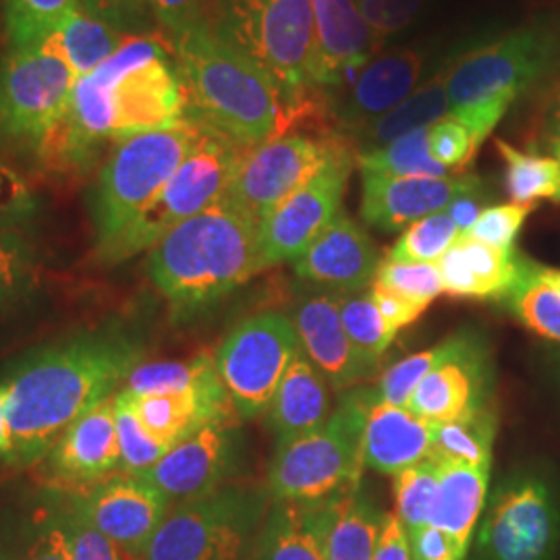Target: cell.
Returning <instances> with one entry per match:
<instances>
[{
	"instance_id": "7402d4cb",
	"label": "cell",
	"mask_w": 560,
	"mask_h": 560,
	"mask_svg": "<svg viewBox=\"0 0 560 560\" xmlns=\"http://www.w3.org/2000/svg\"><path fill=\"white\" fill-rule=\"evenodd\" d=\"M423 59L416 50H390L370 60L351 83L330 90L335 131L345 136L399 106L418 85Z\"/></svg>"
},
{
	"instance_id": "5bb4252c",
	"label": "cell",
	"mask_w": 560,
	"mask_h": 560,
	"mask_svg": "<svg viewBox=\"0 0 560 560\" xmlns=\"http://www.w3.org/2000/svg\"><path fill=\"white\" fill-rule=\"evenodd\" d=\"M355 164V148L342 138L320 171L258 224V272L300 258L305 247L339 217Z\"/></svg>"
},
{
	"instance_id": "3957f363",
	"label": "cell",
	"mask_w": 560,
	"mask_h": 560,
	"mask_svg": "<svg viewBox=\"0 0 560 560\" xmlns=\"http://www.w3.org/2000/svg\"><path fill=\"white\" fill-rule=\"evenodd\" d=\"M148 275L177 318H191L258 275V222L221 198L152 249Z\"/></svg>"
},
{
	"instance_id": "11a10c76",
	"label": "cell",
	"mask_w": 560,
	"mask_h": 560,
	"mask_svg": "<svg viewBox=\"0 0 560 560\" xmlns=\"http://www.w3.org/2000/svg\"><path fill=\"white\" fill-rule=\"evenodd\" d=\"M407 538L411 560H465L469 550L434 525H425L413 534H407Z\"/></svg>"
},
{
	"instance_id": "f1b7e54d",
	"label": "cell",
	"mask_w": 560,
	"mask_h": 560,
	"mask_svg": "<svg viewBox=\"0 0 560 560\" xmlns=\"http://www.w3.org/2000/svg\"><path fill=\"white\" fill-rule=\"evenodd\" d=\"M521 258L471 235H460L436 261L444 293L467 300L501 301L520 277Z\"/></svg>"
},
{
	"instance_id": "8992f818",
	"label": "cell",
	"mask_w": 560,
	"mask_h": 560,
	"mask_svg": "<svg viewBox=\"0 0 560 560\" xmlns=\"http://www.w3.org/2000/svg\"><path fill=\"white\" fill-rule=\"evenodd\" d=\"M557 50L550 32L532 27L465 52L446 71L448 117L463 122L481 145L521 94L546 75Z\"/></svg>"
},
{
	"instance_id": "6125c7cd",
	"label": "cell",
	"mask_w": 560,
	"mask_h": 560,
	"mask_svg": "<svg viewBox=\"0 0 560 560\" xmlns=\"http://www.w3.org/2000/svg\"><path fill=\"white\" fill-rule=\"evenodd\" d=\"M536 272L540 280H544L550 289H555L560 295V270L559 268H546V266H538L536 264Z\"/></svg>"
},
{
	"instance_id": "be15d7a7",
	"label": "cell",
	"mask_w": 560,
	"mask_h": 560,
	"mask_svg": "<svg viewBox=\"0 0 560 560\" xmlns=\"http://www.w3.org/2000/svg\"><path fill=\"white\" fill-rule=\"evenodd\" d=\"M550 150H552L555 159L560 162V136L552 138V141H550Z\"/></svg>"
},
{
	"instance_id": "681fc988",
	"label": "cell",
	"mask_w": 560,
	"mask_h": 560,
	"mask_svg": "<svg viewBox=\"0 0 560 560\" xmlns=\"http://www.w3.org/2000/svg\"><path fill=\"white\" fill-rule=\"evenodd\" d=\"M428 150L434 161L455 175L471 164L480 143L463 122L446 117L428 127Z\"/></svg>"
},
{
	"instance_id": "83f0119b",
	"label": "cell",
	"mask_w": 560,
	"mask_h": 560,
	"mask_svg": "<svg viewBox=\"0 0 560 560\" xmlns=\"http://www.w3.org/2000/svg\"><path fill=\"white\" fill-rule=\"evenodd\" d=\"M332 411L330 384L300 347L266 409V425L275 434L277 448L316 432Z\"/></svg>"
},
{
	"instance_id": "d4e9b609",
	"label": "cell",
	"mask_w": 560,
	"mask_h": 560,
	"mask_svg": "<svg viewBox=\"0 0 560 560\" xmlns=\"http://www.w3.org/2000/svg\"><path fill=\"white\" fill-rule=\"evenodd\" d=\"M316 23V85L330 92L360 75L381 44L361 20L358 0H310Z\"/></svg>"
},
{
	"instance_id": "d6986e66",
	"label": "cell",
	"mask_w": 560,
	"mask_h": 560,
	"mask_svg": "<svg viewBox=\"0 0 560 560\" xmlns=\"http://www.w3.org/2000/svg\"><path fill=\"white\" fill-rule=\"evenodd\" d=\"M115 397L83 413L50 446L40 460L46 483L62 490H83L119 474Z\"/></svg>"
},
{
	"instance_id": "6f0895ef",
	"label": "cell",
	"mask_w": 560,
	"mask_h": 560,
	"mask_svg": "<svg viewBox=\"0 0 560 560\" xmlns=\"http://www.w3.org/2000/svg\"><path fill=\"white\" fill-rule=\"evenodd\" d=\"M370 295H372V301L376 303L382 318L388 322V326L393 330H397V332L402 330L405 326L413 324L428 310V307H423L420 303L407 300V298H402L399 293H395V291H390L386 287H381V284H372L370 287Z\"/></svg>"
},
{
	"instance_id": "484cf974",
	"label": "cell",
	"mask_w": 560,
	"mask_h": 560,
	"mask_svg": "<svg viewBox=\"0 0 560 560\" xmlns=\"http://www.w3.org/2000/svg\"><path fill=\"white\" fill-rule=\"evenodd\" d=\"M119 397L141 425L168 448L210 421L237 416L221 382L187 393L136 395L119 390Z\"/></svg>"
},
{
	"instance_id": "e7e4bbea",
	"label": "cell",
	"mask_w": 560,
	"mask_h": 560,
	"mask_svg": "<svg viewBox=\"0 0 560 560\" xmlns=\"http://www.w3.org/2000/svg\"><path fill=\"white\" fill-rule=\"evenodd\" d=\"M555 119H557V125H559V136H560V90H559V94H557V101H555Z\"/></svg>"
},
{
	"instance_id": "ee69618b",
	"label": "cell",
	"mask_w": 560,
	"mask_h": 560,
	"mask_svg": "<svg viewBox=\"0 0 560 560\" xmlns=\"http://www.w3.org/2000/svg\"><path fill=\"white\" fill-rule=\"evenodd\" d=\"M457 339H459V335L448 337V339L439 342L436 347H430V349H425L421 353H413V355H407L405 360L397 361L393 368H388L382 374L378 386L374 390H370V397L374 400H382V402L407 407L409 397L416 390V386L442 360H446L455 351Z\"/></svg>"
},
{
	"instance_id": "9c48e42d",
	"label": "cell",
	"mask_w": 560,
	"mask_h": 560,
	"mask_svg": "<svg viewBox=\"0 0 560 560\" xmlns=\"http://www.w3.org/2000/svg\"><path fill=\"white\" fill-rule=\"evenodd\" d=\"M243 145L203 125L200 141L180 162L177 173L162 187L136 221L96 252L102 264H120L150 252L180 222L224 198L240 164Z\"/></svg>"
},
{
	"instance_id": "db71d44e",
	"label": "cell",
	"mask_w": 560,
	"mask_h": 560,
	"mask_svg": "<svg viewBox=\"0 0 560 560\" xmlns=\"http://www.w3.org/2000/svg\"><path fill=\"white\" fill-rule=\"evenodd\" d=\"M420 4L421 0H358L361 20L381 46L413 21Z\"/></svg>"
},
{
	"instance_id": "e575fe53",
	"label": "cell",
	"mask_w": 560,
	"mask_h": 560,
	"mask_svg": "<svg viewBox=\"0 0 560 560\" xmlns=\"http://www.w3.org/2000/svg\"><path fill=\"white\" fill-rule=\"evenodd\" d=\"M125 38L127 36L96 20L81 7L34 48L65 62L80 80L101 67L104 60L110 59Z\"/></svg>"
},
{
	"instance_id": "2e32d148",
	"label": "cell",
	"mask_w": 560,
	"mask_h": 560,
	"mask_svg": "<svg viewBox=\"0 0 560 560\" xmlns=\"http://www.w3.org/2000/svg\"><path fill=\"white\" fill-rule=\"evenodd\" d=\"M240 418L210 421L173 444L140 478L175 504L198 501L235 480L243 469L245 442Z\"/></svg>"
},
{
	"instance_id": "c3c4849f",
	"label": "cell",
	"mask_w": 560,
	"mask_h": 560,
	"mask_svg": "<svg viewBox=\"0 0 560 560\" xmlns=\"http://www.w3.org/2000/svg\"><path fill=\"white\" fill-rule=\"evenodd\" d=\"M65 520L71 541V559L122 560L115 541L108 540L101 529L88 520L73 490H65Z\"/></svg>"
},
{
	"instance_id": "7dc6e473",
	"label": "cell",
	"mask_w": 560,
	"mask_h": 560,
	"mask_svg": "<svg viewBox=\"0 0 560 560\" xmlns=\"http://www.w3.org/2000/svg\"><path fill=\"white\" fill-rule=\"evenodd\" d=\"M115 402L119 434V474L141 476L166 455L168 446L154 439L119 397H115Z\"/></svg>"
},
{
	"instance_id": "f546056e",
	"label": "cell",
	"mask_w": 560,
	"mask_h": 560,
	"mask_svg": "<svg viewBox=\"0 0 560 560\" xmlns=\"http://www.w3.org/2000/svg\"><path fill=\"white\" fill-rule=\"evenodd\" d=\"M326 560H372L384 511L361 488L316 504Z\"/></svg>"
},
{
	"instance_id": "f6af8a7d",
	"label": "cell",
	"mask_w": 560,
	"mask_h": 560,
	"mask_svg": "<svg viewBox=\"0 0 560 560\" xmlns=\"http://www.w3.org/2000/svg\"><path fill=\"white\" fill-rule=\"evenodd\" d=\"M457 224L441 210L421 221L409 224L395 245L388 249L386 258L397 261H428L436 264L444 252L459 240Z\"/></svg>"
},
{
	"instance_id": "91938a15",
	"label": "cell",
	"mask_w": 560,
	"mask_h": 560,
	"mask_svg": "<svg viewBox=\"0 0 560 560\" xmlns=\"http://www.w3.org/2000/svg\"><path fill=\"white\" fill-rule=\"evenodd\" d=\"M444 210L453 219V222L457 224L460 235H467L474 229V224L480 219L481 212L486 210L483 196H481V185L478 189H471V191L463 194L459 198H455Z\"/></svg>"
},
{
	"instance_id": "74e56055",
	"label": "cell",
	"mask_w": 560,
	"mask_h": 560,
	"mask_svg": "<svg viewBox=\"0 0 560 560\" xmlns=\"http://www.w3.org/2000/svg\"><path fill=\"white\" fill-rule=\"evenodd\" d=\"M501 301L532 332L560 342V295L540 280L534 261L521 258L520 277Z\"/></svg>"
},
{
	"instance_id": "b9f144b4",
	"label": "cell",
	"mask_w": 560,
	"mask_h": 560,
	"mask_svg": "<svg viewBox=\"0 0 560 560\" xmlns=\"http://www.w3.org/2000/svg\"><path fill=\"white\" fill-rule=\"evenodd\" d=\"M339 312L347 337L353 342L363 363L374 372L384 351H388L399 332L382 318L370 291L339 295Z\"/></svg>"
},
{
	"instance_id": "30bf717a",
	"label": "cell",
	"mask_w": 560,
	"mask_h": 560,
	"mask_svg": "<svg viewBox=\"0 0 560 560\" xmlns=\"http://www.w3.org/2000/svg\"><path fill=\"white\" fill-rule=\"evenodd\" d=\"M270 504L266 488L237 483L175 504L141 560H252Z\"/></svg>"
},
{
	"instance_id": "4dcf8cb0",
	"label": "cell",
	"mask_w": 560,
	"mask_h": 560,
	"mask_svg": "<svg viewBox=\"0 0 560 560\" xmlns=\"http://www.w3.org/2000/svg\"><path fill=\"white\" fill-rule=\"evenodd\" d=\"M488 483L490 469L463 463H441L439 494L430 525L446 532L465 548H469L486 509Z\"/></svg>"
},
{
	"instance_id": "8d00e7d4",
	"label": "cell",
	"mask_w": 560,
	"mask_h": 560,
	"mask_svg": "<svg viewBox=\"0 0 560 560\" xmlns=\"http://www.w3.org/2000/svg\"><path fill=\"white\" fill-rule=\"evenodd\" d=\"M504 161V187L511 201L536 206V201L560 203V162L552 156L523 152L509 141L497 140Z\"/></svg>"
},
{
	"instance_id": "94428289",
	"label": "cell",
	"mask_w": 560,
	"mask_h": 560,
	"mask_svg": "<svg viewBox=\"0 0 560 560\" xmlns=\"http://www.w3.org/2000/svg\"><path fill=\"white\" fill-rule=\"evenodd\" d=\"M11 451V434L7 421V405H4V388L0 386V459L7 460Z\"/></svg>"
},
{
	"instance_id": "4fadbf2b",
	"label": "cell",
	"mask_w": 560,
	"mask_h": 560,
	"mask_svg": "<svg viewBox=\"0 0 560 560\" xmlns=\"http://www.w3.org/2000/svg\"><path fill=\"white\" fill-rule=\"evenodd\" d=\"M78 78L38 48L9 50L0 60V143L36 154L71 101Z\"/></svg>"
},
{
	"instance_id": "680465c9",
	"label": "cell",
	"mask_w": 560,
	"mask_h": 560,
	"mask_svg": "<svg viewBox=\"0 0 560 560\" xmlns=\"http://www.w3.org/2000/svg\"><path fill=\"white\" fill-rule=\"evenodd\" d=\"M372 560H411L407 532L395 513H384L381 536Z\"/></svg>"
},
{
	"instance_id": "52a82bcc",
	"label": "cell",
	"mask_w": 560,
	"mask_h": 560,
	"mask_svg": "<svg viewBox=\"0 0 560 560\" xmlns=\"http://www.w3.org/2000/svg\"><path fill=\"white\" fill-rule=\"evenodd\" d=\"M368 407V390H351L316 432L277 448L266 481L270 501L316 506L361 488Z\"/></svg>"
},
{
	"instance_id": "816d5d0a",
	"label": "cell",
	"mask_w": 560,
	"mask_h": 560,
	"mask_svg": "<svg viewBox=\"0 0 560 560\" xmlns=\"http://www.w3.org/2000/svg\"><path fill=\"white\" fill-rule=\"evenodd\" d=\"M532 210L534 206L515 203V201L488 206L467 235L504 252H513L515 241L520 237L521 229L527 221V217L532 214Z\"/></svg>"
},
{
	"instance_id": "1f68e13d",
	"label": "cell",
	"mask_w": 560,
	"mask_h": 560,
	"mask_svg": "<svg viewBox=\"0 0 560 560\" xmlns=\"http://www.w3.org/2000/svg\"><path fill=\"white\" fill-rule=\"evenodd\" d=\"M448 115L451 101L446 90V71H442L436 78L413 90L390 113L345 133V138L353 143L355 152H368L399 140L416 129H425L439 120L446 119Z\"/></svg>"
},
{
	"instance_id": "836d02e7",
	"label": "cell",
	"mask_w": 560,
	"mask_h": 560,
	"mask_svg": "<svg viewBox=\"0 0 560 560\" xmlns=\"http://www.w3.org/2000/svg\"><path fill=\"white\" fill-rule=\"evenodd\" d=\"M44 291L38 247L21 229L0 231V324L32 312Z\"/></svg>"
},
{
	"instance_id": "603a6c76",
	"label": "cell",
	"mask_w": 560,
	"mask_h": 560,
	"mask_svg": "<svg viewBox=\"0 0 560 560\" xmlns=\"http://www.w3.org/2000/svg\"><path fill=\"white\" fill-rule=\"evenodd\" d=\"M488 363L476 337L460 332L455 351L411 393L407 409L425 421L446 423L488 407Z\"/></svg>"
},
{
	"instance_id": "4316f807",
	"label": "cell",
	"mask_w": 560,
	"mask_h": 560,
	"mask_svg": "<svg viewBox=\"0 0 560 560\" xmlns=\"http://www.w3.org/2000/svg\"><path fill=\"white\" fill-rule=\"evenodd\" d=\"M370 395V390H368ZM434 425L407 407L370 397L363 432V463L382 476L400 471L428 459L432 453Z\"/></svg>"
},
{
	"instance_id": "e0dca14e",
	"label": "cell",
	"mask_w": 560,
	"mask_h": 560,
	"mask_svg": "<svg viewBox=\"0 0 560 560\" xmlns=\"http://www.w3.org/2000/svg\"><path fill=\"white\" fill-rule=\"evenodd\" d=\"M83 513L119 548L141 560L173 502L140 476L115 474L90 488L73 490Z\"/></svg>"
},
{
	"instance_id": "ba28073f",
	"label": "cell",
	"mask_w": 560,
	"mask_h": 560,
	"mask_svg": "<svg viewBox=\"0 0 560 560\" xmlns=\"http://www.w3.org/2000/svg\"><path fill=\"white\" fill-rule=\"evenodd\" d=\"M203 125L185 115L173 127L154 129L119 141L101 168L88 198L94 229V252L138 219L177 173L180 162L200 141Z\"/></svg>"
},
{
	"instance_id": "f35d334b",
	"label": "cell",
	"mask_w": 560,
	"mask_h": 560,
	"mask_svg": "<svg viewBox=\"0 0 560 560\" xmlns=\"http://www.w3.org/2000/svg\"><path fill=\"white\" fill-rule=\"evenodd\" d=\"M221 382L217 361L203 353L185 361H154L140 363L120 390L136 395H156V393H187L198 390Z\"/></svg>"
},
{
	"instance_id": "60d3db41",
	"label": "cell",
	"mask_w": 560,
	"mask_h": 560,
	"mask_svg": "<svg viewBox=\"0 0 560 560\" xmlns=\"http://www.w3.org/2000/svg\"><path fill=\"white\" fill-rule=\"evenodd\" d=\"M11 50L34 48L62 21L80 11V0H0Z\"/></svg>"
},
{
	"instance_id": "ac0fdd59",
	"label": "cell",
	"mask_w": 560,
	"mask_h": 560,
	"mask_svg": "<svg viewBox=\"0 0 560 560\" xmlns=\"http://www.w3.org/2000/svg\"><path fill=\"white\" fill-rule=\"evenodd\" d=\"M0 560H73L62 488L0 490Z\"/></svg>"
},
{
	"instance_id": "d590c367",
	"label": "cell",
	"mask_w": 560,
	"mask_h": 560,
	"mask_svg": "<svg viewBox=\"0 0 560 560\" xmlns=\"http://www.w3.org/2000/svg\"><path fill=\"white\" fill-rule=\"evenodd\" d=\"M497 430L499 418L490 405L460 420L436 423L430 457L490 469Z\"/></svg>"
},
{
	"instance_id": "9f6ffc18",
	"label": "cell",
	"mask_w": 560,
	"mask_h": 560,
	"mask_svg": "<svg viewBox=\"0 0 560 560\" xmlns=\"http://www.w3.org/2000/svg\"><path fill=\"white\" fill-rule=\"evenodd\" d=\"M152 7L162 27L177 36L180 32L208 21L212 0H152Z\"/></svg>"
},
{
	"instance_id": "f907efd6",
	"label": "cell",
	"mask_w": 560,
	"mask_h": 560,
	"mask_svg": "<svg viewBox=\"0 0 560 560\" xmlns=\"http://www.w3.org/2000/svg\"><path fill=\"white\" fill-rule=\"evenodd\" d=\"M81 7L122 36H150L156 23L152 0H80Z\"/></svg>"
},
{
	"instance_id": "7bdbcfd3",
	"label": "cell",
	"mask_w": 560,
	"mask_h": 560,
	"mask_svg": "<svg viewBox=\"0 0 560 560\" xmlns=\"http://www.w3.org/2000/svg\"><path fill=\"white\" fill-rule=\"evenodd\" d=\"M441 463L432 457L405 469L395 476L393 497L395 515L399 517L407 534H413L430 525L434 501L439 494Z\"/></svg>"
},
{
	"instance_id": "7c38bea8",
	"label": "cell",
	"mask_w": 560,
	"mask_h": 560,
	"mask_svg": "<svg viewBox=\"0 0 560 560\" xmlns=\"http://www.w3.org/2000/svg\"><path fill=\"white\" fill-rule=\"evenodd\" d=\"M560 504L552 486L534 474L502 481L483 509L478 560H555Z\"/></svg>"
},
{
	"instance_id": "44dd1931",
	"label": "cell",
	"mask_w": 560,
	"mask_h": 560,
	"mask_svg": "<svg viewBox=\"0 0 560 560\" xmlns=\"http://www.w3.org/2000/svg\"><path fill=\"white\" fill-rule=\"evenodd\" d=\"M381 261L376 243L358 222L340 212L293 260V270L303 282L347 295L368 291Z\"/></svg>"
},
{
	"instance_id": "03108f58",
	"label": "cell",
	"mask_w": 560,
	"mask_h": 560,
	"mask_svg": "<svg viewBox=\"0 0 560 560\" xmlns=\"http://www.w3.org/2000/svg\"><path fill=\"white\" fill-rule=\"evenodd\" d=\"M212 2H214V0H212Z\"/></svg>"
},
{
	"instance_id": "5b68a950",
	"label": "cell",
	"mask_w": 560,
	"mask_h": 560,
	"mask_svg": "<svg viewBox=\"0 0 560 560\" xmlns=\"http://www.w3.org/2000/svg\"><path fill=\"white\" fill-rule=\"evenodd\" d=\"M210 27L254 60L289 106L316 85V23L310 0H214Z\"/></svg>"
},
{
	"instance_id": "bcb514c9",
	"label": "cell",
	"mask_w": 560,
	"mask_h": 560,
	"mask_svg": "<svg viewBox=\"0 0 560 560\" xmlns=\"http://www.w3.org/2000/svg\"><path fill=\"white\" fill-rule=\"evenodd\" d=\"M372 284H381L423 307L439 300L444 293L441 272L436 264L428 261H397L384 258Z\"/></svg>"
},
{
	"instance_id": "f5cc1de1",
	"label": "cell",
	"mask_w": 560,
	"mask_h": 560,
	"mask_svg": "<svg viewBox=\"0 0 560 560\" xmlns=\"http://www.w3.org/2000/svg\"><path fill=\"white\" fill-rule=\"evenodd\" d=\"M38 210L30 185L9 164L0 162V231L30 224Z\"/></svg>"
},
{
	"instance_id": "cb8c5ba5",
	"label": "cell",
	"mask_w": 560,
	"mask_h": 560,
	"mask_svg": "<svg viewBox=\"0 0 560 560\" xmlns=\"http://www.w3.org/2000/svg\"><path fill=\"white\" fill-rule=\"evenodd\" d=\"M291 320L300 337L301 351L314 363L332 390H351L372 374L345 332L340 320L339 293L324 289L303 293Z\"/></svg>"
},
{
	"instance_id": "d6a6232c",
	"label": "cell",
	"mask_w": 560,
	"mask_h": 560,
	"mask_svg": "<svg viewBox=\"0 0 560 560\" xmlns=\"http://www.w3.org/2000/svg\"><path fill=\"white\" fill-rule=\"evenodd\" d=\"M252 560H326L316 506L272 502Z\"/></svg>"
},
{
	"instance_id": "ffe728a7",
	"label": "cell",
	"mask_w": 560,
	"mask_h": 560,
	"mask_svg": "<svg viewBox=\"0 0 560 560\" xmlns=\"http://www.w3.org/2000/svg\"><path fill=\"white\" fill-rule=\"evenodd\" d=\"M480 185L476 175L390 177L361 171V219L386 233H397L441 212L455 198Z\"/></svg>"
},
{
	"instance_id": "ab89813d",
	"label": "cell",
	"mask_w": 560,
	"mask_h": 560,
	"mask_svg": "<svg viewBox=\"0 0 560 560\" xmlns=\"http://www.w3.org/2000/svg\"><path fill=\"white\" fill-rule=\"evenodd\" d=\"M361 171L390 177H451L453 173L430 156L428 127L416 129L376 150L355 152Z\"/></svg>"
},
{
	"instance_id": "9a60e30c",
	"label": "cell",
	"mask_w": 560,
	"mask_h": 560,
	"mask_svg": "<svg viewBox=\"0 0 560 560\" xmlns=\"http://www.w3.org/2000/svg\"><path fill=\"white\" fill-rule=\"evenodd\" d=\"M345 136L291 131L245 148L224 198L260 224L330 159Z\"/></svg>"
},
{
	"instance_id": "7a4b0ae2",
	"label": "cell",
	"mask_w": 560,
	"mask_h": 560,
	"mask_svg": "<svg viewBox=\"0 0 560 560\" xmlns=\"http://www.w3.org/2000/svg\"><path fill=\"white\" fill-rule=\"evenodd\" d=\"M185 110L179 71L164 42L154 34L127 36L110 59L75 81L36 161L50 171L81 173L92 166L101 141L173 127L185 119Z\"/></svg>"
},
{
	"instance_id": "6da1fadb",
	"label": "cell",
	"mask_w": 560,
	"mask_h": 560,
	"mask_svg": "<svg viewBox=\"0 0 560 560\" xmlns=\"http://www.w3.org/2000/svg\"><path fill=\"white\" fill-rule=\"evenodd\" d=\"M145 353L140 332L120 318L32 347L2 376L11 451L4 463L38 465L60 434L104 400L113 399Z\"/></svg>"
},
{
	"instance_id": "277c9868",
	"label": "cell",
	"mask_w": 560,
	"mask_h": 560,
	"mask_svg": "<svg viewBox=\"0 0 560 560\" xmlns=\"http://www.w3.org/2000/svg\"><path fill=\"white\" fill-rule=\"evenodd\" d=\"M185 115L243 148L284 136L279 90L260 67L222 40L208 21L173 36Z\"/></svg>"
},
{
	"instance_id": "8fae6325",
	"label": "cell",
	"mask_w": 560,
	"mask_h": 560,
	"mask_svg": "<svg viewBox=\"0 0 560 560\" xmlns=\"http://www.w3.org/2000/svg\"><path fill=\"white\" fill-rule=\"evenodd\" d=\"M298 351L295 324L280 312H260L231 328L214 361L241 421L266 413Z\"/></svg>"
}]
</instances>
